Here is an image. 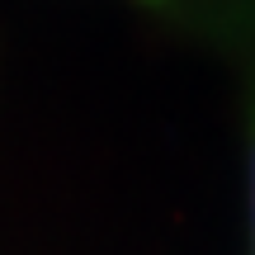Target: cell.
Returning <instances> with one entry per match:
<instances>
[{
  "label": "cell",
  "instance_id": "cell-1",
  "mask_svg": "<svg viewBox=\"0 0 255 255\" xmlns=\"http://www.w3.org/2000/svg\"><path fill=\"white\" fill-rule=\"evenodd\" d=\"M251 241H255V128H251ZM255 255V246H251Z\"/></svg>",
  "mask_w": 255,
  "mask_h": 255
}]
</instances>
